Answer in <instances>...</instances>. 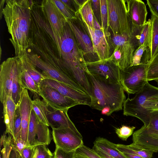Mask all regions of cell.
<instances>
[{"instance_id": "53", "label": "cell", "mask_w": 158, "mask_h": 158, "mask_svg": "<svg viewBox=\"0 0 158 158\" xmlns=\"http://www.w3.org/2000/svg\"><path fill=\"white\" fill-rule=\"evenodd\" d=\"M154 81H155L157 83V84H158V79H156Z\"/></svg>"}, {"instance_id": "16", "label": "cell", "mask_w": 158, "mask_h": 158, "mask_svg": "<svg viewBox=\"0 0 158 158\" xmlns=\"http://www.w3.org/2000/svg\"><path fill=\"white\" fill-rule=\"evenodd\" d=\"M48 86L53 88L65 96L77 102L80 105L90 106L91 96L84 92L75 89L57 81L45 79L41 82L40 86Z\"/></svg>"}, {"instance_id": "46", "label": "cell", "mask_w": 158, "mask_h": 158, "mask_svg": "<svg viewBox=\"0 0 158 158\" xmlns=\"http://www.w3.org/2000/svg\"><path fill=\"white\" fill-rule=\"evenodd\" d=\"M91 5L94 15L97 21L101 23V5L100 0H90Z\"/></svg>"}, {"instance_id": "27", "label": "cell", "mask_w": 158, "mask_h": 158, "mask_svg": "<svg viewBox=\"0 0 158 158\" xmlns=\"http://www.w3.org/2000/svg\"><path fill=\"white\" fill-rule=\"evenodd\" d=\"M48 106L44 100L36 98L32 100V109L38 120L42 123L49 126L47 118Z\"/></svg>"}, {"instance_id": "25", "label": "cell", "mask_w": 158, "mask_h": 158, "mask_svg": "<svg viewBox=\"0 0 158 158\" xmlns=\"http://www.w3.org/2000/svg\"><path fill=\"white\" fill-rule=\"evenodd\" d=\"M94 145L114 158H127L115 147V144L103 137L97 138Z\"/></svg>"}, {"instance_id": "36", "label": "cell", "mask_w": 158, "mask_h": 158, "mask_svg": "<svg viewBox=\"0 0 158 158\" xmlns=\"http://www.w3.org/2000/svg\"><path fill=\"white\" fill-rule=\"evenodd\" d=\"M158 79V53L150 61L147 66V80L148 81Z\"/></svg>"}, {"instance_id": "7", "label": "cell", "mask_w": 158, "mask_h": 158, "mask_svg": "<svg viewBox=\"0 0 158 158\" xmlns=\"http://www.w3.org/2000/svg\"><path fill=\"white\" fill-rule=\"evenodd\" d=\"M132 98H128L123 104V114L126 116L135 117L141 120L147 126L148 124L150 113L143 106L149 98L158 94V87L154 86L148 81L143 88L135 94Z\"/></svg>"}, {"instance_id": "34", "label": "cell", "mask_w": 158, "mask_h": 158, "mask_svg": "<svg viewBox=\"0 0 158 158\" xmlns=\"http://www.w3.org/2000/svg\"><path fill=\"white\" fill-rule=\"evenodd\" d=\"M5 132L2 135L0 139V158H10L12 150V139L11 135L7 136Z\"/></svg>"}, {"instance_id": "39", "label": "cell", "mask_w": 158, "mask_h": 158, "mask_svg": "<svg viewBox=\"0 0 158 158\" xmlns=\"http://www.w3.org/2000/svg\"><path fill=\"white\" fill-rule=\"evenodd\" d=\"M101 5V26L104 32L107 34L109 28L108 7L107 0H100Z\"/></svg>"}, {"instance_id": "40", "label": "cell", "mask_w": 158, "mask_h": 158, "mask_svg": "<svg viewBox=\"0 0 158 158\" xmlns=\"http://www.w3.org/2000/svg\"><path fill=\"white\" fill-rule=\"evenodd\" d=\"M21 118L19 106L15 110V118L12 136L13 141H15L19 137H21Z\"/></svg>"}, {"instance_id": "32", "label": "cell", "mask_w": 158, "mask_h": 158, "mask_svg": "<svg viewBox=\"0 0 158 158\" xmlns=\"http://www.w3.org/2000/svg\"><path fill=\"white\" fill-rule=\"evenodd\" d=\"M39 120L32 110L31 114L26 146L34 147L35 146V136Z\"/></svg>"}, {"instance_id": "5", "label": "cell", "mask_w": 158, "mask_h": 158, "mask_svg": "<svg viewBox=\"0 0 158 158\" xmlns=\"http://www.w3.org/2000/svg\"><path fill=\"white\" fill-rule=\"evenodd\" d=\"M108 23L113 35H139L141 30L134 29L126 0H107Z\"/></svg>"}, {"instance_id": "44", "label": "cell", "mask_w": 158, "mask_h": 158, "mask_svg": "<svg viewBox=\"0 0 158 158\" xmlns=\"http://www.w3.org/2000/svg\"><path fill=\"white\" fill-rule=\"evenodd\" d=\"M54 158H75V151L67 152L56 147L53 153Z\"/></svg>"}, {"instance_id": "42", "label": "cell", "mask_w": 158, "mask_h": 158, "mask_svg": "<svg viewBox=\"0 0 158 158\" xmlns=\"http://www.w3.org/2000/svg\"><path fill=\"white\" fill-rule=\"evenodd\" d=\"M76 154L88 158H102L92 149L84 144L78 148L75 151Z\"/></svg>"}, {"instance_id": "19", "label": "cell", "mask_w": 158, "mask_h": 158, "mask_svg": "<svg viewBox=\"0 0 158 158\" xmlns=\"http://www.w3.org/2000/svg\"><path fill=\"white\" fill-rule=\"evenodd\" d=\"M21 118V139L26 143L27 133L32 109V100L27 89H24L19 105Z\"/></svg>"}, {"instance_id": "33", "label": "cell", "mask_w": 158, "mask_h": 158, "mask_svg": "<svg viewBox=\"0 0 158 158\" xmlns=\"http://www.w3.org/2000/svg\"><path fill=\"white\" fill-rule=\"evenodd\" d=\"M22 68L21 78L23 88L39 95L40 90V86L33 80L27 72L22 68Z\"/></svg>"}, {"instance_id": "22", "label": "cell", "mask_w": 158, "mask_h": 158, "mask_svg": "<svg viewBox=\"0 0 158 158\" xmlns=\"http://www.w3.org/2000/svg\"><path fill=\"white\" fill-rule=\"evenodd\" d=\"M17 57L13 77L11 98L16 105L18 106L24 89L21 81L22 68L21 62L19 58Z\"/></svg>"}, {"instance_id": "26", "label": "cell", "mask_w": 158, "mask_h": 158, "mask_svg": "<svg viewBox=\"0 0 158 158\" xmlns=\"http://www.w3.org/2000/svg\"><path fill=\"white\" fill-rule=\"evenodd\" d=\"M19 58L20 60L22 68L27 72L33 80L40 86L42 81L46 79L45 76L36 68L28 57L27 53Z\"/></svg>"}, {"instance_id": "3", "label": "cell", "mask_w": 158, "mask_h": 158, "mask_svg": "<svg viewBox=\"0 0 158 158\" xmlns=\"http://www.w3.org/2000/svg\"><path fill=\"white\" fill-rule=\"evenodd\" d=\"M62 71L91 96L88 71L82 52L67 23L61 39Z\"/></svg>"}, {"instance_id": "21", "label": "cell", "mask_w": 158, "mask_h": 158, "mask_svg": "<svg viewBox=\"0 0 158 158\" xmlns=\"http://www.w3.org/2000/svg\"><path fill=\"white\" fill-rule=\"evenodd\" d=\"M132 140L142 148L158 151V132H149L139 129L133 133Z\"/></svg>"}, {"instance_id": "47", "label": "cell", "mask_w": 158, "mask_h": 158, "mask_svg": "<svg viewBox=\"0 0 158 158\" xmlns=\"http://www.w3.org/2000/svg\"><path fill=\"white\" fill-rule=\"evenodd\" d=\"M147 3L151 14L158 18V0H147Z\"/></svg>"}, {"instance_id": "52", "label": "cell", "mask_w": 158, "mask_h": 158, "mask_svg": "<svg viewBox=\"0 0 158 158\" xmlns=\"http://www.w3.org/2000/svg\"><path fill=\"white\" fill-rule=\"evenodd\" d=\"M75 158H88L76 154Z\"/></svg>"}, {"instance_id": "50", "label": "cell", "mask_w": 158, "mask_h": 158, "mask_svg": "<svg viewBox=\"0 0 158 158\" xmlns=\"http://www.w3.org/2000/svg\"><path fill=\"white\" fill-rule=\"evenodd\" d=\"M122 153L127 158H143L140 156L136 155L127 153Z\"/></svg>"}, {"instance_id": "4", "label": "cell", "mask_w": 158, "mask_h": 158, "mask_svg": "<svg viewBox=\"0 0 158 158\" xmlns=\"http://www.w3.org/2000/svg\"><path fill=\"white\" fill-rule=\"evenodd\" d=\"M88 77L92 91L91 107L101 111L108 108L111 114L122 110L126 98L120 83L107 82L89 72Z\"/></svg>"}, {"instance_id": "51", "label": "cell", "mask_w": 158, "mask_h": 158, "mask_svg": "<svg viewBox=\"0 0 158 158\" xmlns=\"http://www.w3.org/2000/svg\"><path fill=\"white\" fill-rule=\"evenodd\" d=\"M6 1L5 0H1L0 2V19H1L2 16V11L4 8V5L6 2Z\"/></svg>"}, {"instance_id": "38", "label": "cell", "mask_w": 158, "mask_h": 158, "mask_svg": "<svg viewBox=\"0 0 158 158\" xmlns=\"http://www.w3.org/2000/svg\"><path fill=\"white\" fill-rule=\"evenodd\" d=\"M140 128L149 132H158V109L151 111L148 124L147 126L143 125Z\"/></svg>"}, {"instance_id": "28", "label": "cell", "mask_w": 158, "mask_h": 158, "mask_svg": "<svg viewBox=\"0 0 158 158\" xmlns=\"http://www.w3.org/2000/svg\"><path fill=\"white\" fill-rule=\"evenodd\" d=\"M150 58V49L148 47L141 45L135 51L130 66L140 64L147 65Z\"/></svg>"}, {"instance_id": "30", "label": "cell", "mask_w": 158, "mask_h": 158, "mask_svg": "<svg viewBox=\"0 0 158 158\" xmlns=\"http://www.w3.org/2000/svg\"><path fill=\"white\" fill-rule=\"evenodd\" d=\"M78 13L80 14L82 21L89 27L94 28V14L90 0H85L80 6Z\"/></svg>"}, {"instance_id": "13", "label": "cell", "mask_w": 158, "mask_h": 158, "mask_svg": "<svg viewBox=\"0 0 158 158\" xmlns=\"http://www.w3.org/2000/svg\"><path fill=\"white\" fill-rule=\"evenodd\" d=\"M39 95L40 96L49 107L53 110H69L80 105L77 102L61 94L55 89L48 86H40Z\"/></svg>"}, {"instance_id": "48", "label": "cell", "mask_w": 158, "mask_h": 158, "mask_svg": "<svg viewBox=\"0 0 158 158\" xmlns=\"http://www.w3.org/2000/svg\"><path fill=\"white\" fill-rule=\"evenodd\" d=\"M34 147L26 146L21 155V158H31Z\"/></svg>"}, {"instance_id": "31", "label": "cell", "mask_w": 158, "mask_h": 158, "mask_svg": "<svg viewBox=\"0 0 158 158\" xmlns=\"http://www.w3.org/2000/svg\"><path fill=\"white\" fill-rule=\"evenodd\" d=\"M152 26L150 19L143 25L138 40V47L143 45L150 49L151 45Z\"/></svg>"}, {"instance_id": "29", "label": "cell", "mask_w": 158, "mask_h": 158, "mask_svg": "<svg viewBox=\"0 0 158 158\" xmlns=\"http://www.w3.org/2000/svg\"><path fill=\"white\" fill-rule=\"evenodd\" d=\"M150 19L152 26V40L150 58L149 62L158 53V18L151 14Z\"/></svg>"}, {"instance_id": "18", "label": "cell", "mask_w": 158, "mask_h": 158, "mask_svg": "<svg viewBox=\"0 0 158 158\" xmlns=\"http://www.w3.org/2000/svg\"><path fill=\"white\" fill-rule=\"evenodd\" d=\"M129 15L134 29L141 30L146 22V5L141 0H126Z\"/></svg>"}, {"instance_id": "10", "label": "cell", "mask_w": 158, "mask_h": 158, "mask_svg": "<svg viewBox=\"0 0 158 158\" xmlns=\"http://www.w3.org/2000/svg\"><path fill=\"white\" fill-rule=\"evenodd\" d=\"M27 54L36 68L46 79L57 81L75 89L85 92L81 87L69 78L57 66L44 61L35 54L29 52H27Z\"/></svg>"}, {"instance_id": "1", "label": "cell", "mask_w": 158, "mask_h": 158, "mask_svg": "<svg viewBox=\"0 0 158 158\" xmlns=\"http://www.w3.org/2000/svg\"><path fill=\"white\" fill-rule=\"evenodd\" d=\"M32 2L28 48L31 49L27 52L37 55L60 69L61 40L53 31L41 4Z\"/></svg>"}, {"instance_id": "43", "label": "cell", "mask_w": 158, "mask_h": 158, "mask_svg": "<svg viewBox=\"0 0 158 158\" xmlns=\"http://www.w3.org/2000/svg\"><path fill=\"white\" fill-rule=\"evenodd\" d=\"M26 146V143L21 137L18 138L15 141L12 140V151L14 152L15 158H21L23 151Z\"/></svg>"}, {"instance_id": "11", "label": "cell", "mask_w": 158, "mask_h": 158, "mask_svg": "<svg viewBox=\"0 0 158 158\" xmlns=\"http://www.w3.org/2000/svg\"><path fill=\"white\" fill-rule=\"evenodd\" d=\"M86 64L88 71L93 76L108 82L120 83L121 70L108 58L86 62Z\"/></svg>"}, {"instance_id": "35", "label": "cell", "mask_w": 158, "mask_h": 158, "mask_svg": "<svg viewBox=\"0 0 158 158\" xmlns=\"http://www.w3.org/2000/svg\"><path fill=\"white\" fill-rule=\"evenodd\" d=\"M64 17L68 20H73L77 18L78 13L73 12L61 0H52Z\"/></svg>"}, {"instance_id": "9", "label": "cell", "mask_w": 158, "mask_h": 158, "mask_svg": "<svg viewBox=\"0 0 158 158\" xmlns=\"http://www.w3.org/2000/svg\"><path fill=\"white\" fill-rule=\"evenodd\" d=\"M73 20H67V22L72 30L81 50L86 62H93L99 60L94 48L91 39L88 34L82 20L79 16Z\"/></svg>"}, {"instance_id": "12", "label": "cell", "mask_w": 158, "mask_h": 158, "mask_svg": "<svg viewBox=\"0 0 158 158\" xmlns=\"http://www.w3.org/2000/svg\"><path fill=\"white\" fill-rule=\"evenodd\" d=\"M52 135L56 147L67 152L75 151L83 144V137L70 128L52 129Z\"/></svg>"}, {"instance_id": "2", "label": "cell", "mask_w": 158, "mask_h": 158, "mask_svg": "<svg viewBox=\"0 0 158 158\" xmlns=\"http://www.w3.org/2000/svg\"><path fill=\"white\" fill-rule=\"evenodd\" d=\"M32 0H6L2 13L11 35L9 39L15 56L27 53L29 47V32Z\"/></svg>"}, {"instance_id": "45", "label": "cell", "mask_w": 158, "mask_h": 158, "mask_svg": "<svg viewBox=\"0 0 158 158\" xmlns=\"http://www.w3.org/2000/svg\"><path fill=\"white\" fill-rule=\"evenodd\" d=\"M144 108L151 112L154 110L158 109V94L148 98L143 106Z\"/></svg>"}, {"instance_id": "49", "label": "cell", "mask_w": 158, "mask_h": 158, "mask_svg": "<svg viewBox=\"0 0 158 158\" xmlns=\"http://www.w3.org/2000/svg\"><path fill=\"white\" fill-rule=\"evenodd\" d=\"M92 149L102 158H114L94 145L93 146Z\"/></svg>"}, {"instance_id": "20", "label": "cell", "mask_w": 158, "mask_h": 158, "mask_svg": "<svg viewBox=\"0 0 158 158\" xmlns=\"http://www.w3.org/2000/svg\"><path fill=\"white\" fill-rule=\"evenodd\" d=\"M68 110H49L47 118L49 126L52 129L70 128L77 134H81L68 114Z\"/></svg>"}, {"instance_id": "37", "label": "cell", "mask_w": 158, "mask_h": 158, "mask_svg": "<svg viewBox=\"0 0 158 158\" xmlns=\"http://www.w3.org/2000/svg\"><path fill=\"white\" fill-rule=\"evenodd\" d=\"M46 145L40 144L34 146L31 158H54V155Z\"/></svg>"}, {"instance_id": "6", "label": "cell", "mask_w": 158, "mask_h": 158, "mask_svg": "<svg viewBox=\"0 0 158 158\" xmlns=\"http://www.w3.org/2000/svg\"><path fill=\"white\" fill-rule=\"evenodd\" d=\"M110 43L113 52L108 59L124 71L131 65L134 53L138 48V41L133 36L113 35Z\"/></svg>"}, {"instance_id": "23", "label": "cell", "mask_w": 158, "mask_h": 158, "mask_svg": "<svg viewBox=\"0 0 158 158\" xmlns=\"http://www.w3.org/2000/svg\"><path fill=\"white\" fill-rule=\"evenodd\" d=\"M2 105L4 121L6 127L5 132L12 136L15 110L17 106L10 96L7 97Z\"/></svg>"}, {"instance_id": "15", "label": "cell", "mask_w": 158, "mask_h": 158, "mask_svg": "<svg viewBox=\"0 0 158 158\" xmlns=\"http://www.w3.org/2000/svg\"><path fill=\"white\" fill-rule=\"evenodd\" d=\"M17 56L3 61L0 67V100L3 104L8 96L11 97L12 86Z\"/></svg>"}, {"instance_id": "14", "label": "cell", "mask_w": 158, "mask_h": 158, "mask_svg": "<svg viewBox=\"0 0 158 158\" xmlns=\"http://www.w3.org/2000/svg\"><path fill=\"white\" fill-rule=\"evenodd\" d=\"M42 10L52 29L61 40L67 19L64 17L52 0H44L41 3Z\"/></svg>"}, {"instance_id": "17", "label": "cell", "mask_w": 158, "mask_h": 158, "mask_svg": "<svg viewBox=\"0 0 158 158\" xmlns=\"http://www.w3.org/2000/svg\"><path fill=\"white\" fill-rule=\"evenodd\" d=\"M90 37L94 50L99 60L106 59L110 56V47L103 29L91 28L82 21Z\"/></svg>"}, {"instance_id": "41", "label": "cell", "mask_w": 158, "mask_h": 158, "mask_svg": "<svg viewBox=\"0 0 158 158\" xmlns=\"http://www.w3.org/2000/svg\"><path fill=\"white\" fill-rule=\"evenodd\" d=\"M135 127L123 125L119 128H116L115 132L118 136L121 139L126 141L127 138L133 133Z\"/></svg>"}, {"instance_id": "24", "label": "cell", "mask_w": 158, "mask_h": 158, "mask_svg": "<svg viewBox=\"0 0 158 158\" xmlns=\"http://www.w3.org/2000/svg\"><path fill=\"white\" fill-rule=\"evenodd\" d=\"M117 149L122 153L133 154L143 158H152L155 151L142 148L132 143L129 145L115 144Z\"/></svg>"}, {"instance_id": "8", "label": "cell", "mask_w": 158, "mask_h": 158, "mask_svg": "<svg viewBox=\"0 0 158 158\" xmlns=\"http://www.w3.org/2000/svg\"><path fill=\"white\" fill-rule=\"evenodd\" d=\"M147 66L140 64L130 66L121 71L120 83L128 95L138 92L148 81L147 80Z\"/></svg>"}]
</instances>
